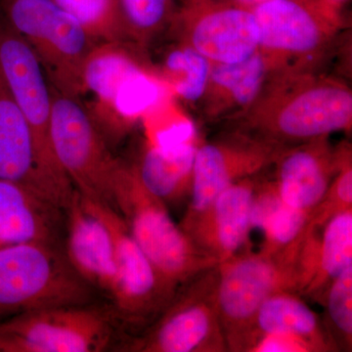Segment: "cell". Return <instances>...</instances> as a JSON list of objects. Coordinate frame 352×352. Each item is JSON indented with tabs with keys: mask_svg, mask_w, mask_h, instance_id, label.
I'll return each instance as SVG.
<instances>
[{
	"mask_svg": "<svg viewBox=\"0 0 352 352\" xmlns=\"http://www.w3.org/2000/svg\"><path fill=\"white\" fill-rule=\"evenodd\" d=\"M226 122V129L283 148L330 138L351 131L352 90L319 71L268 76L254 103Z\"/></svg>",
	"mask_w": 352,
	"mask_h": 352,
	"instance_id": "1",
	"label": "cell"
},
{
	"mask_svg": "<svg viewBox=\"0 0 352 352\" xmlns=\"http://www.w3.org/2000/svg\"><path fill=\"white\" fill-rule=\"evenodd\" d=\"M340 7L328 0H268L252 7L270 76L318 71L342 30Z\"/></svg>",
	"mask_w": 352,
	"mask_h": 352,
	"instance_id": "2",
	"label": "cell"
},
{
	"mask_svg": "<svg viewBox=\"0 0 352 352\" xmlns=\"http://www.w3.org/2000/svg\"><path fill=\"white\" fill-rule=\"evenodd\" d=\"M112 207L171 288L177 289L190 278L217 264L199 251L175 223L168 205L146 188L133 164L122 160L113 182Z\"/></svg>",
	"mask_w": 352,
	"mask_h": 352,
	"instance_id": "3",
	"label": "cell"
},
{
	"mask_svg": "<svg viewBox=\"0 0 352 352\" xmlns=\"http://www.w3.org/2000/svg\"><path fill=\"white\" fill-rule=\"evenodd\" d=\"M92 289L56 243L0 249V316L43 308L87 305Z\"/></svg>",
	"mask_w": 352,
	"mask_h": 352,
	"instance_id": "4",
	"label": "cell"
},
{
	"mask_svg": "<svg viewBox=\"0 0 352 352\" xmlns=\"http://www.w3.org/2000/svg\"><path fill=\"white\" fill-rule=\"evenodd\" d=\"M0 13L29 44L59 94L82 98V72L97 43L53 0H0Z\"/></svg>",
	"mask_w": 352,
	"mask_h": 352,
	"instance_id": "5",
	"label": "cell"
},
{
	"mask_svg": "<svg viewBox=\"0 0 352 352\" xmlns=\"http://www.w3.org/2000/svg\"><path fill=\"white\" fill-rule=\"evenodd\" d=\"M217 310L228 351L249 352L264 300L280 291L298 294L295 261L245 251L217 264Z\"/></svg>",
	"mask_w": 352,
	"mask_h": 352,
	"instance_id": "6",
	"label": "cell"
},
{
	"mask_svg": "<svg viewBox=\"0 0 352 352\" xmlns=\"http://www.w3.org/2000/svg\"><path fill=\"white\" fill-rule=\"evenodd\" d=\"M217 264L180 285L159 316L120 351H228L217 310Z\"/></svg>",
	"mask_w": 352,
	"mask_h": 352,
	"instance_id": "7",
	"label": "cell"
},
{
	"mask_svg": "<svg viewBox=\"0 0 352 352\" xmlns=\"http://www.w3.org/2000/svg\"><path fill=\"white\" fill-rule=\"evenodd\" d=\"M51 89V140L58 164L76 191L112 206L120 160L113 156L80 99Z\"/></svg>",
	"mask_w": 352,
	"mask_h": 352,
	"instance_id": "8",
	"label": "cell"
},
{
	"mask_svg": "<svg viewBox=\"0 0 352 352\" xmlns=\"http://www.w3.org/2000/svg\"><path fill=\"white\" fill-rule=\"evenodd\" d=\"M0 73L31 129L43 173L68 208L73 184L58 164L51 140L52 89L41 62L0 13Z\"/></svg>",
	"mask_w": 352,
	"mask_h": 352,
	"instance_id": "9",
	"label": "cell"
},
{
	"mask_svg": "<svg viewBox=\"0 0 352 352\" xmlns=\"http://www.w3.org/2000/svg\"><path fill=\"white\" fill-rule=\"evenodd\" d=\"M113 333V316L104 308H43L0 322V352L105 351Z\"/></svg>",
	"mask_w": 352,
	"mask_h": 352,
	"instance_id": "10",
	"label": "cell"
},
{
	"mask_svg": "<svg viewBox=\"0 0 352 352\" xmlns=\"http://www.w3.org/2000/svg\"><path fill=\"white\" fill-rule=\"evenodd\" d=\"M80 199L85 208L104 222L112 236L117 274L110 296L118 314L133 324L152 323L170 302L176 289L160 276L132 237L122 215L112 206L82 194Z\"/></svg>",
	"mask_w": 352,
	"mask_h": 352,
	"instance_id": "11",
	"label": "cell"
},
{
	"mask_svg": "<svg viewBox=\"0 0 352 352\" xmlns=\"http://www.w3.org/2000/svg\"><path fill=\"white\" fill-rule=\"evenodd\" d=\"M168 32L212 65L238 63L258 51L252 9L226 0H178Z\"/></svg>",
	"mask_w": 352,
	"mask_h": 352,
	"instance_id": "12",
	"label": "cell"
},
{
	"mask_svg": "<svg viewBox=\"0 0 352 352\" xmlns=\"http://www.w3.org/2000/svg\"><path fill=\"white\" fill-rule=\"evenodd\" d=\"M283 149L232 129L197 144L189 205L178 226L191 221L234 183L270 168Z\"/></svg>",
	"mask_w": 352,
	"mask_h": 352,
	"instance_id": "13",
	"label": "cell"
},
{
	"mask_svg": "<svg viewBox=\"0 0 352 352\" xmlns=\"http://www.w3.org/2000/svg\"><path fill=\"white\" fill-rule=\"evenodd\" d=\"M261 175L234 183L191 221L179 226L199 251L217 263L237 254L249 239Z\"/></svg>",
	"mask_w": 352,
	"mask_h": 352,
	"instance_id": "14",
	"label": "cell"
},
{
	"mask_svg": "<svg viewBox=\"0 0 352 352\" xmlns=\"http://www.w3.org/2000/svg\"><path fill=\"white\" fill-rule=\"evenodd\" d=\"M342 149L344 142L333 146L328 136L284 148L271 168L285 205L311 212L339 170Z\"/></svg>",
	"mask_w": 352,
	"mask_h": 352,
	"instance_id": "15",
	"label": "cell"
},
{
	"mask_svg": "<svg viewBox=\"0 0 352 352\" xmlns=\"http://www.w3.org/2000/svg\"><path fill=\"white\" fill-rule=\"evenodd\" d=\"M151 69L144 53L131 43H100L90 51L83 67V95L94 96V104L85 107L100 132L116 105Z\"/></svg>",
	"mask_w": 352,
	"mask_h": 352,
	"instance_id": "16",
	"label": "cell"
},
{
	"mask_svg": "<svg viewBox=\"0 0 352 352\" xmlns=\"http://www.w3.org/2000/svg\"><path fill=\"white\" fill-rule=\"evenodd\" d=\"M0 178L21 183L58 207L64 204L43 173L31 129L0 73Z\"/></svg>",
	"mask_w": 352,
	"mask_h": 352,
	"instance_id": "17",
	"label": "cell"
},
{
	"mask_svg": "<svg viewBox=\"0 0 352 352\" xmlns=\"http://www.w3.org/2000/svg\"><path fill=\"white\" fill-rule=\"evenodd\" d=\"M65 210L68 215L65 256L90 287L111 295L117 270L110 231L98 217L85 208L76 189Z\"/></svg>",
	"mask_w": 352,
	"mask_h": 352,
	"instance_id": "18",
	"label": "cell"
},
{
	"mask_svg": "<svg viewBox=\"0 0 352 352\" xmlns=\"http://www.w3.org/2000/svg\"><path fill=\"white\" fill-rule=\"evenodd\" d=\"M61 210L29 187L0 178V249L29 242L56 243Z\"/></svg>",
	"mask_w": 352,
	"mask_h": 352,
	"instance_id": "19",
	"label": "cell"
},
{
	"mask_svg": "<svg viewBox=\"0 0 352 352\" xmlns=\"http://www.w3.org/2000/svg\"><path fill=\"white\" fill-rule=\"evenodd\" d=\"M267 67L261 53L242 62L212 65L205 92L198 103L208 122H227L247 110L267 80Z\"/></svg>",
	"mask_w": 352,
	"mask_h": 352,
	"instance_id": "20",
	"label": "cell"
},
{
	"mask_svg": "<svg viewBox=\"0 0 352 352\" xmlns=\"http://www.w3.org/2000/svg\"><path fill=\"white\" fill-rule=\"evenodd\" d=\"M197 144L184 142L164 148L145 143L132 162L146 188L166 205L189 197Z\"/></svg>",
	"mask_w": 352,
	"mask_h": 352,
	"instance_id": "21",
	"label": "cell"
},
{
	"mask_svg": "<svg viewBox=\"0 0 352 352\" xmlns=\"http://www.w3.org/2000/svg\"><path fill=\"white\" fill-rule=\"evenodd\" d=\"M266 333L296 336L309 340L319 352L336 351L318 315L295 292H277L261 305L254 319L252 346Z\"/></svg>",
	"mask_w": 352,
	"mask_h": 352,
	"instance_id": "22",
	"label": "cell"
},
{
	"mask_svg": "<svg viewBox=\"0 0 352 352\" xmlns=\"http://www.w3.org/2000/svg\"><path fill=\"white\" fill-rule=\"evenodd\" d=\"M321 230L314 274L302 296L318 302L333 280L352 265V210L336 214Z\"/></svg>",
	"mask_w": 352,
	"mask_h": 352,
	"instance_id": "23",
	"label": "cell"
},
{
	"mask_svg": "<svg viewBox=\"0 0 352 352\" xmlns=\"http://www.w3.org/2000/svg\"><path fill=\"white\" fill-rule=\"evenodd\" d=\"M164 87L185 103L198 105L210 76L212 64L198 51L176 41L164 53L156 66L150 65Z\"/></svg>",
	"mask_w": 352,
	"mask_h": 352,
	"instance_id": "24",
	"label": "cell"
},
{
	"mask_svg": "<svg viewBox=\"0 0 352 352\" xmlns=\"http://www.w3.org/2000/svg\"><path fill=\"white\" fill-rule=\"evenodd\" d=\"M129 43L147 53L170 30L178 0H118Z\"/></svg>",
	"mask_w": 352,
	"mask_h": 352,
	"instance_id": "25",
	"label": "cell"
},
{
	"mask_svg": "<svg viewBox=\"0 0 352 352\" xmlns=\"http://www.w3.org/2000/svg\"><path fill=\"white\" fill-rule=\"evenodd\" d=\"M53 1L80 23L97 43H129L118 0Z\"/></svg>",
	"mask_w": 352,
	"mask_h": 352,
	"instance_id": "26",
	"label": "cell"
},
{
	"mask_svg": "<svg viewBox=\"0 0 352 352\" xmlns=\"http://www.w3.org/2000/svg\"><path fill=\"white\" fill-rule=\"evenodd\" d=\"M309 217L310 212L289 207L282 201L258 227L263 233L259 252L276 258H295L298 245L307 231Z\"/></svg>",
	"mask_w": 352,
	"mask_h": 352,
	"instance_id": "27",
	"label": "cell"
},
{
	"mask_svg": "<svg viewBox=\"0 0 352 352\" xmlns=\"http://www.w3.org/2000/svg\"><path fill=\"white\" fill-rule=\"evenodd\" d=\"M327 311L324 325L336 351L352 349V265L336 278L320 300Z\"/></svg>",
	"mask_w": 352,
	"mask_h": 352,
	"instance_id": "28",
	"label": "cell"
},
{
	"mask_svg": "<svg viewBox=\"0 0 352 352\" xmlns=\"http://www.w3.org/2000/svg\"><path fill=\"white\" fill-rule=\"evenodd\" d=\"M352 210L351 144L344 142L340 168L325 196L310 212L308 228H322L336 214Z\"/></svg>",
	"mask_w": 352,
	"mask_h": 352,
	"instance_id": "29",
	"label": "cell"
},
{
	"mask_svg": "<svg viewBox=\"0 0 352 352\" xmlns=\"http://www.w3.org/2000/svg\"><path fill=\"white\" fill-rule=\"evenodd\" d=\"M249 352H319L309 340L287 335V333H266L261 336Z\"/></svg>",
	"mask_w": 352,
	"mask_h": 352,
	"instance_id": "30",
	"label": "cell"
},
{
	"mask_svg": "<svg viewBox=\"0 0 352 352\" xmlns=\"http://www.w3.org/2000/svg\"><path fill=\"white\" fill-rule=\"evenodd\" d=\"M226 1L233 2V3L240 4L247 7H254L258 4L263 3V2L268 1V0H226Z\"/></svg>",
	"mask_w": 352,
	"mask_h": 352,
	"instance_id": "31",
	"label": "cell"
},
{
	"mask_svg": "<svg viewBox=\"0 0 352 352\" xmlns=\"http://www.w3.org/2000/svg\"><path fill=\"white\" fill-rule=\"evenodd\" d=\"M328 1L337 4V6H342V4L344 3V1H346V0H328Z\"/></svg>",
	"mask_w": 352,
	"mask_h": 352,
	"instance_id": "32",
	"label": "cell"
}]
</instances>
